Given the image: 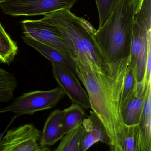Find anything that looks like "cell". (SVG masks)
<instances>
[{
	"mask_svg": "<svg viewBox=\"0 0 151 151\" xmlns=\"http://www.w3.org/2000/svg\"><path fill=\"white\" fill-rule=\"evenodd\" d=\"M18 51L16 43L6 32L0 22V62L10 64L14 60Z\"/></svg>",
	"mask_w": 151,
	"mask_h": 151,
	"instance_id": "2e32d148",
	"label": "cell"
},
{
	"mask_svg": "<svg viewBox=\"0 0 151 151\" xmlns=\"http://www.w3.org/2000/svg\"><path fill=\"white\" fill-rule=\"evenodd\" d=\"M63 111L57 109L48 116L42 131L41 144L43 146H52L62 139L65 133L62 124Z\"/></svg>",
	"mask_w": 151,
	"mask_h": 151,
	"instance_id": "5bb4252c",
	"label": "cell"
},
{
	"mask_svg": "<svg viewBox=\"0 0 151 151\" xmlns=\"http://www.w3.org/2000/svg\"><path fill=\"white\" fill-rule=\"evenodd\" d=\"M5 132H2V133L0 134V143L1 142V139H2V138H3V136H4V134H5Z\"/></svg>",
	"mask_w": 151,
	"mask_h": 151,
	"instance_id": "603a6c76",
	"label": "cell"
},
{
	"mask_svg": "<svg viewBox=\"0 0 151 151\" xmlns=\"http://www.w3.org/2000/svg\"><path fill=\"white\" fill-rule=\"evenodd\" d=\"M42 20L55 26L65 39L74 62H86L92 70L102 72L107 66L95 40L96 30L88 21L70 9H61L44 16Z\"/></svg>",
	"mask_w": 151,
	"mask_h": 151,
	"instance_id": "7a4b0ae2",
	"label": "cell"
},
{
	"mask_svg": "<svg viewBox=\"0 0 151 151\" xmlns=\"http://www.w3.org/2000/svg\"><path fill=\"white\" fill-rule=\"evenodd\" d=\"M134 22L132 0H120L110 17L96 30L95 40L106 63L129 58Z\"/></svg>",
	"mask_w": 151,
	"mask_h": 151,
	"instance_id": "3957f363",
	"label": "cell"
},
{
	"mask_svg": "<svg viewBox=\"0 0 151 151\" xmlns=\"http://www.w3.org/2000/svg\"><path fill=\"white\" fill-rule=\"evenodd\" d=\"M22 37L25 44L36 49L51 63L65 65L76 74V64L69 53L39 42L24 35Z\"/></svg>",
	"mask_w": 151,
	"mask_h": 151,
	"instance_id": "4fadbf2b",
	"label": "cell"
},
{
	"mask_svg": "<svg viewBox=\"0 0 151 151\" xmlns=\"http://www.w3.org/2000/svg\"><path fill=\"white\" fill-rule=\"evenodd\" d=\"M66 95L60 86L47 91H36L23 93L11 104L0 109V113H13L18 116L54 108Z\"/></svg>",
	"mask_w": 151,
	"mask_h": 151,
	"instance_id": "5b68a950",
	"label": "cell"
},
{
	"mask_svg": "<svg viewBox=\"0 0 151 151\" xmlns=\"http://www.w3.org/2000/svg\"><path fill=\"white\" fill-rule=\"evenodd\" d=\"M7 1V0H0V4L5 2V1Z\"/></svg>",
	"mask_w": 151,
	"mask_h": 151,
	"instance_id": "cb8c5ba5",
	"label": "cell"
},
{
	"mask_svg": "<svg viewBox=\"0 0 151 151\" xmlns=\"http://www.w3.org/2000/svg\"><path fill=\"white\" fill-rule=\"evenodd\" d=\"M42 131L33 124H26L9 130L0 143V151H48L41 144Z\"/></svg>",
	"mask_w": 151,
	"mask_h": 151,
	"instance_id": "52a82bcc",
	"label": "cell"
},
{
	"mask_svg": "<svg viewBox=\"0 0 151 151\" xmlns=\"http://www.w3.org/2000/svg\"><path fill=\"white\" fill-rule=\"evenodd\" d=\"M52 65L55 78L72 103L78 104L86 109H91L88 93L75 72L60 63L52 62Z\"/></svg>",
	"mask_w": 151,
	"mask_h": 151,
	"instance_id": "ba28073f",
	"label": "cell"
},
{
	"mask_svg": "<svg viewBox=\"0 0 151 151\" xmlns=\"http://www.w3.org/2000/svg\"><path fill=\"white\" fill-rule=\"evenodd\" d=\"M120 0H95L99 17V28L110 17Z\"/></svg>",
	"mask_w": 151,
	"mask_h": 151,
	"instance_id": "d6986e66",
	"label": "cell"
},
{
	"mask_svg": "<svg viewBox=\"0 0 151 151\" xmlns=\"http://www.w3.org/2000/svg\"><path fill=\"white\" fill-rule=\"evenodd\" d=\"M138 124L127 125L122 140V151H137Z\"/></svg>",
	"mask_w": 151,
	"mask_h": 151,
	"instance_id": "ffe728a7",
	"label": "cell"
},
{
	"mask_svg": "<svg viewBox=\"0 0 151 151\" xmlns=\"http://www.w3.org/2000/svg\"><path fill=\"white\" fill-rule=\"evenodd\" d=\"M143 1L144 0H132L134 14L137 13L139 11L142 6Z\"/></svg>",
	"mask_w": 151,
	"mask_h": 151,
	"instance_id": "7402d4cb",
	"label": "cell"
},
{
	"mask_svg": "<svg viewBox=\"0 0 151 151\" xmlns=\"http://www.w3.org/2000/svg\"><path fill=\"white\" fill-rule=\"evenodd\" d=\"M84 134L80 151H86L98 142L109 146L110 139L106 129L95 112L90 110V114L84 119L82 124Z\"/></svg>",
	"mask_w": 151,
	"mask_h": 151,
	"instance_id": "30bf717a",
	"label": "cell"
},
{
	"mask_svg": "<svg viewBox=\"0 0 151 151\" xmlns=\"http://www.w3.org/2000/svg\"><path fill=\"white\" fill-rule=\"evenodd\" d=\"M62 111L63 126L65 134L82 124L86 116L85 109L76 103H72L70 106Z\"/></svg>",
	"mask_w": 151,
	"mask_h": 151,
	"instance_id": "9a60e30c",
	"label": "cell"
},
{
	"mask_svg": "<svg viewBox=\"0 0 151 151\" xmlns=\"http://www.w3.org/2000/svg\"><path fill=\"white\" fill-rule=\"evenodd\" d=\"M136 83L137 82H136L133 71L131 68L130 64H129V67L127 68V71L125 74L124 82L121 108L122 106L125 104L127 100L133 92V90L136 86Z\"/></svg>",
	"mask_w": 151,
	"mask_h": 151,
	"instance_id": "44dd1931",
	"label": "cell"
},
{
	"mask_svg": "<svg viewBox=\"0 0 151 151\" xmlns=\"http://www.w3.org/2000/svg\"><path fill=\"white\" fill-rule=\"evenodd\" d=\"M24 35L69 53L65 39L60 31L44 20H24L21 22Z\"/></svg>",
	"mask_w": 151,
	"mask_h": 151,
	"instance_id": "9c48e42d",
	"label": "cell"
},
{
	"mask_svg": "<svg viewBox=\"0 0 151 151\" xmlns=\"http://www.w3.org/2000/svg\"><path fill=\"white\" fill-rule=\"evenodd\" d=\"M1 63L0 62V65ZM17 85L14 74L0 67V102H8L12 99Z\"/></svg>",
	"mask_w": 151,
	"mask_h": 151,
	"instance_id": "ac0fdd59",
	"label": "cell"
},
{
	"mask_svg": "<svg viewBox=\"0 0 151 151\" xmlns=\"http://www.w3.org/2000/svg\"><path fill=\"white\" fill-rule=\"evenodd\" d=\"M78 0H7L0 4L5 15L12 16L45 15L61 9H70Z\"/></svg>",
	"mask_w": 151,
	"mask_h": 151,
	"instance_id": "8992f818",
	"label": "cell"
},
{
	"mask_svg": "<svg viewBox=\"0 0 151 151\" xmlns=\"http://www.w3.org/2000/svg\"><path fill=\"white\" fill-rule=\"evenodd\" d=\"M130 57L107 63L104 71L92 70L86 63L75 62L76 74L86 89L91 105L103 124L112 151H122L123 136L127 125L122 115V94Z\"/></svg>",
	"mask_w": 151,
	"mask_h": 151,
	"instance_id": "6da1fadb",
	"label": "cell"
},
{
	"mask_svg": "<svg viewBox=\"0 0 151 151\" xmlns=\"http://www.w3.org/2000/svg\"><path fill=\"white\" fill-rule=\"evenodd\" d=\"M84 131L83 127L81 124L66 133L55 151H80Z\"/></svg>",
	"mask_w": 151,
	"mask_h": 151,
	"instance_id": "e0dca14e",
	"label": "cell"
},
{
	"mask_svg": "<svg viewBox=\"0 0 151 151\" xmlns=\"http://www.w3.org/2000/svg\"><path fill=\"white\" fill-rule=\"evenodd\" d=\"M151 48V0H144L134 14L129 64L137 83L143 81L148 51Z\"/></svg>",
	"mask_w": 151,
	"mask_h": 151,
	"instance_id": "277c9868",
	"label": "cell"
},
{
	"mask_svg": "<svg viewBox=\"0 0 151 151\" xmlns=\"http://www.w3.org/2000/svg\"><path fill=\"white\" fill-rule=\"evenodd\" d=\"M148 85L145 87L142 82H137L133 92L122 106V117L126 125L129 126L139 123L143 111Z\"/></svg>",
	"mask_w": 151,
	"mask_h": 151,
	"instance_id": "8fae6325",
	"label": "cell"
},
{
	"mask_svg": "<svg viewBox=\"0 0 151 151\" xmlns=\"http://www.w3.org/2000/svg\"><path fill=\"white\" fill-rule=\"evenodd\" d=\"M151 83L147 87L146 97L139 122L137 151H151Z\"/></svg>",
	"mask_w": 151,
	"mask_h": 151,
	"instance_id": "7c38bea8",
	"label": "cell"
}]
</instances>
